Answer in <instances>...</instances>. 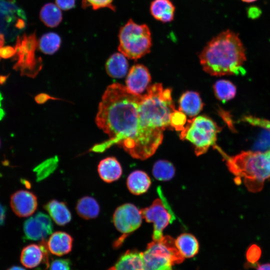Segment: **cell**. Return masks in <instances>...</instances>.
<instances>
[{
    "mask_svg": "<svg viewBox=\"0 0 270 270\" xmlns=\"http://www.w3.org/2000/svg\"><path fill=\"white\" fill-rule=\"evenodd\" d=\"M142 94L118 83L110 85L98 106L96 122L110 138L92 150L102 152L117 144L134 158L151 156L162 144L164 131L152 127L143 112Z\"/></svg>",
    "mask_w": 270,
    "mask_h": 270,
    "instance_id": "obj_1",
    "label": "cell"
},
{
    "mask_svg": "<svg viewBox=\"0 0 270 270\" xmlns=\"http://www.w3.org/2000/svg\"><path fill=\"white\" fill-rule=\"evenodd\" d=\"M199 58L203 70L212 76L244 72L245 48L238 34L230 30L214 37L204 46Z\"/></svg>",
    "mask_w": 270,
    "mask_h": 270,
    "instance_id": "obj_2",
    "label": "cell"
},
{
    "mask_svg": "<svg viewBox=\"0 0 270 270\" xmlns=\"http://www.w3.org/2000/svg\"><path fill=\"white\" fill-rule=\"evenodd\" d=\"M226 165L237 179L242 178L250 191L258 192L265 180L270 178V150L242 152L234 156L226 157Z\"/></svg>",
    "mask_w": 270,
    "mask_h": 270,
    "instance_id": "obj_3",
    "label": "cell"
},
{
    "mask_svg": "<svg viewBox=\"0 0 270 270\" xmlns=\"http://www.w3.org/2000/svg\"><path fill=\"white\" fill-rule=\"evenodd\" d=\"M118 39V50L132 60H137L148 53L152 45L148 26L138 24L132 19L120 28Z\"/></svg>",
    "mask_w": 270,
    "mask_h": 270,
    "instance_id": "obj_4",
    "label": "cell"
},
{
    "mask_svg": "<svg viewBox=\"0 0 270 270\" xmlns=\"http://www.w3.org/2000/svg\"><path fill=\"white\" fill-rule=\"evenodd\" d=\"M142 256L143 270H173V265L184 260L176 246L175 240L168 236L150 242L142 252Z\"/></svg>",
    "mask_w": 270,
    "mask_h": 270,
    "instance_id": "obj_5",
    "label": "cell"
},
{
    "mask_svg": "<svg viewBox=\"0 0 270 270\" xmlns=\"http://www.w3.org/2000/svg\"><path fill=\"white\" fill-rule=\"evenodd\" d=\"M220 128L211 118L200 116L187 121L180 131V138L190 142L194 147L196 156L206 153L210 146H214Z\"/></svg>",
    "mask_w": 270,
    "mask_h": 270,
    "instance_id": "obj_6",
    "label": "cell"
},
{
    "mask_svg": "<svg viewBox=\"0 0 270 270\" xmlns=\"http://www.w3.org/2000/svg\"><path fill=\"white\" fill-rule=\"evenodd\" d=\"M158 192L160 198L155 200L148 207L140 210L142 216L148 222L154 223L152 239L158 241L162 238L163 230L175 219L174 214L160 187Z\"/></svg>",
    "mask_w": 270,
    "mask_h": 270,
    "instance_id": "obj_7",
    "label": "cell"
},
{
    "mask_svg": "<svg viewBox=\"0 0 270 270\" xmlns=\"http://www.w3.org/2000/svg\"><path fill=\"white\" fill-rule=\"evenodd\" d=\"M26 26V16L24 12L14 2L0 0V33L4 38L12 40Z\"/></svg>",
    "mask_w": 270,
    "mask_h": 270,
    "instance_id": "obj_8",
    "label": "cell"
},
{
    "mask_svg": "<svg viewBox=\"0 0 270 270\" xmlns=\"http://www.w3.org/2000/svg\"><path fill=\"white\" fill-rule=\"evenodd\" d=\"M142 217L140 210L132 204H124L115 210L112 217L114 224L122 235L114 243V248L118 247L126 236L140 226Z\"/></svg>",
    "mask_w": 270,
    "mask_h": 270,
    "instance_id": "obj_9",
    "label": "cell"
},
{
    "mask_svg": "<svg viewBox=\"0 0 270 270\" xmlns=\"http://www.w3.org/2000/svg\"><path fill=\"white\" fill-rule=\"evenodd\" d=\"M38 46V41L34 34L18 36L14 46L17 62L14 68L20 70L22 75L30 76L31 68L36 64L34 52Z\"/></svg>",
    "mask_w": 270,
    "mask_h": 270,
    "instance_id": "obj_10",
    "label": "cell"
},
{
    "mask_svg": "<svg viewBox=\"0 0 270 270\" xmlns=\"http://www.w3.org/2000/svg\"><path fill=\"white\" fill-rule=\"evenodd\" d=\"M52 230L51 219L48 215L41 212L27 219L23 226L26 238L32 240H46L52 234Z\"/></svg>",
    "mask_w": 270,
    "mask_h": 270,
    "instance_id": "obj_11",
    "label": "cell"
},
{
    "mask_svg": "<svg viewBox=\"0 0 270 270\" xmlns=\"http://www.w3.org/2000/svg\"><path fill=\"white\" fill-rule=\"evenodd\" d=\"M48 248L46 240L39 244H30L24 246L20 253V261L26 268H33L44 262L46 268L49 266Z\"/></svg>",
    "mask_w": 270,
    "mask_h": 270,
    "instance_id": "obj_12",
    "label": "cell"
},
{
    "mask_svg": "<svg viewBox=\"0 0 270 270\" xmlns=\"http://www.w3.org/2000/svg\"><path fill=\"white\" fill-rule=\"evenodd\" d=\"M10 204L12 211L18 216L28 217L32 215L38 206V200L32 192L19 190L10 196Z\"/></svg>",
    "mask_w": 270,
    "mask_h": 270,
    "instance_id": "obj_13",
    "label": "cell"
},
{
    "mask_svg": "<svg viewBox=\"0 0 270 270\" xmlns=\"http://www.w3.org/2000/svg\"><path fill=\"white\" fill-rule=\"evenodd\" d=\"M151 80L148 68L142 64L132 66L126 79V87L129 91L136 94H140L147 88Z\"/></svg>",
    "mask_w": 270,
    "mask_h": 270,
    "instance_id": "obj_14",
    "label": "cell"
},
{
    "mask_svg": "<svg viewBox=\"0 0 270 270\" xmlns=\"http://www.w3.org/2000/svg\"><path fill=\"white\" fill-rule=\"evenodd\" d=\"M73 238L68 234L58 231L52 234L47 242L48 250L52 254L62 256L70 252L72 248Z\"/></svg>",
    "mask_w": 270,
    "mask_h": 270,
    "instance_id": "obj_15",
    "label": "cell"
},
{
    "mask_svg": "<svg viewBox=\"0 0 270 270\" xmlns=\"http://www.w3.org/2000/svg\"><path fill=\"white\" fill-rule=\"evenodd\" d=\"M98 171L101 179L108 183L118 180L122 174V166L114 156L101 160L98 166Z\"/></svg>",
    "mask_w": 270,
    "mask_h": 270,
    "instance_id": "obj_16",
    "label": "cell"
},
{
    "mask_svg": "<svg viewBox=\"0 0 270 270\" xmlns=\"http://www.w3.org/2000/svg\"><path fill=\"white\" fill-rule=\"evenodd\" d=\"M178 102L179 110L191 118L196 116L203 108L202 99L199 94L195 92H184Z\"/></svg>",
    "mask_w": 270,
    "mask_h": 270,
    "instance_id": "obj_17",
    "label": "cell"
},
{
    "mask_svg": "<svg viewBox=\"0 0 270 270\" xmlns=\"http://www.w3.org/2000/svg\"><path fill=\"white\" fill-rule=\"evenodd\" d=\"M150 12L156 20L169 22L174 18L175 6L170 0H154L150 5Z\"/></svg>",
    "mask_w": 270,
    "mask_h": 270,
    "instance_id": "obj_18",
    "label": "cell"
},
{
    "mask_svg": "<svg viewBox=\"0 0 270 270\" xmlns=\"http://www.w3.org/2000/svg\"><path fill=\"white\" fill-rule=\"evenodd\" d=\"M44 208L58 225L64 226L71 220V213L63 202L52 200L48 202Z\"/></svg>",
    "mask_w": 270,
    "mask_h": 270,
    "instance_id": "obj_19",
    "label": "cell"
},
{
    "mask_svg": "<svg viewBox=\"0 0 270 270\" xmlns=\"http://www.w3.org/2000/svg\"><path fill=\"white\" fill-rule=\"evenodd\" d=\"M108 270H143L142 252L135 250L126 251Z\"/></svg>",
    "mask_w": 270,
    "mask_h": 270,
    "instance_id": "obj_20",
    "label": "cell"
},
{
    "mask_svg": "<svg viewBox=\"0 0 270 270\" xmlns=\"http://www.w3.org/2000/svg\"><path fill=\"white\" fill-rule=\"evenodd\" d=\"M151 180L148 175L142 170H135L128 176L126 184L130 192L136 195L146 192L150 188Z\"/></svg>",
    "mask_w": 270,
    "mask_h": 270,
    "instance_id": "obj_21",
    "label": "cell"
},
{
    "mask_svg": "<svg viewBox=\"0 0 270 270\" xmlns=\"http://www.w3.org/2000/svg\"><path fill=\"white\" fill-rule=\"evenodd\" d=\"M106 68L110 76L114 78H123L128 69V62L126 56L120 52L112 54L106 62Z\"/></svg>",
    "mask_w": 270,
    "mask_h": 270,
    "instance_id": "obj_22",
    "label": "cell"
},
{
    "mask_svg": "<svg viewBox=\"0 0 270 270\" xmlns=\"http://www.w3.org/2000/svg\"><path fill=\"white\" fill-rule=\"evenodd\" d=\"M176 246L184 258H190L196 255L199 250L196 238L192 234L184 233L175 240Z\"/></svg>",
    "mask_w": 270,
    "mask_h": 270,
    "instance_id": "obj_23",
    "label": "cell"
},
{
    "mask_svg": "<svg viewBox=\"0 0 270 270\" xmlns=\"http://www.w3.org/2000/svg\"><path fill=\"white\" fill-rule=\"evenodd\" d=\"M76 209L78 215L85 220L96 218L100 211L97 201L94 198L89 196H85L79 199Z\"/></svg>",
    "mask_w": 270,
    "mask_h": 270,
    "instance_id": "obj_24",
    "label": "cell"
},
{
    "mask_svg": "<svg viewBox=\"0 0 270 270\" xmlns=\"http://www.w3.org/2000/svg\"><path fill=\"white\" fill-rule=\"evenodd\" d=\"M40 17L42 22L47 26L54 28L62 20V13L56 4L48 3L42 8Z\"/></svg>",
    "mask_w": 270,
    "mask_h": 270,
    "instance_id": "obj_25",
    "label": "cell"
},
{
    "mask_svg": "<svg viewBox=\"0 0 270 270\" xmlns=\"http://www.w3.org/2000/svg\"><path fill=\"white\" fill-rule=\"evenodd\" d=\"M61 44L60 36L54 32L44 34L38 41V46L40 50L47 54H52L59 48Z\"/></svg>",
    "mask_w": 270,
    "mask_h": 270,
    "instance_id": "obj_26",
    "label": "cell"
},
{
    "mask_svg": "<svg viewBox=\"0 0 270 270\" xmlns=\"http://www.w3.org/2000/svg\"><path fill=\"white\" fill-rule=\"evenodd\" d=\"M216 96L223 103L233 98L236 94V88L230 82L222 80L217 81L214 85Z\"/></svg>",
    "mask_w": 270,
    "mask_h": 270,
    "instance_id": "obj_27",
    "label": "cell"
},
{
    "mask_svg": "<svg viewBox=\"0 0 270 270\" xmlns=\"http://www.w3.org/2000/svg\"><path fill=\"white\" fill-rule=\"evenodd\" d=\"M175 169L169 162L160 160L156 162L153 167L152 174L155 178L159 180H168L174 176Z\"/></svg>",
    "mask_w": 270,
    "mask_h": 270,
    "instance_id": "obj_28",
    "label": "cell"
},
{
    "mask_svg": "<svg viewBox=\"0 0 270 270\" xmlns=\"http://www.w3.org/2000/svg\"><path fill=\"white\" fill-rule=\"evenodd\" d=\"M170 120L171 127L177 131L183 130L187 122L186 114L176 110L170 114Z\"/></svg>",
    "mask_w": 270,
    "mask_h": 270,
    "instance_id": "obj_29",
    "label": "cell"
},
{
    "mask_svg": "<svg viewBox=\"0 0 270 270\" xmlns=\"http://www.w3.org/2000/svg\"><path fill=\"white\" fill-rule=\"evenodd\" d=\"M113 0H82V6L84 8L91 7L94 10L108 8L113 10L114 6L112 4Z\"/></svg>",
    "mask_w": 270,
    "mask_h": 270,
    "instance_id": "obj_30",
    "label": "cell"
},
{
    "mask_svg": "<svg viewBox=\"0 0 270 270\" xmlns=\"http://www.w3.org/2000/svg\"><path fill=\"white\" fill-rule=\"evenodd\" d=\"M261 253V250L258 246L256 244H252L246 251V260L249 263H256L260 258Z\"/></svg>",
    "mask_w": 270,
    "mask_h": 270,
    "instance_id": "obj_31",
    "label": "cell"
},
{
    "mask_svg": "<svg viewBox=\"0 0 270 270\" xmlns=\"http://www.w3.org/2000/svg\"><path fill=\"white\" fill-rule=\"evenodd\" d=\"M50 270H72V263L69 259H56L52 262Z\"/></svg>",
    "mask_w": 270,
    "mask_h": 270,
    "instance_id": "obj_32",
    "label": "cell"
},
{
    "mask_svg": "<svg viewBox=\"0 0 270 270\" xmlns=\"http://www.w3.org/2000/svg\"><path fill=\"white\" fill-rule=\"evenodd\" d=\"M76 0H56L57 6L63 10H68L73 8Z\"/></svg>",
    "mask_w": 270,
    "mask_h": 270,
    "instance_id": "obj_33",
    "label": "cell"
},
{
    "mask_svg": "<svg viewBox=\"0 0 270 270\" xmlns=\"http://www.w3.org/2000/svg\"><path fill=\"white\" fill-rule=\"evenodd\" d=\"M15 55L14 47L7 46L2 47L0 49V56L4 58H8Z\"/></svg>",
    "mask_w": 270,
    "mask_h": 270,
    "instance_id": "obj_34",
    "label": "cell"
},
{
    "mask_svg": "<svg viewBox=\"0 0 270 270\" xmlns=\"http://www.w3.org/2000/svg\"><path fill=\"white\" fill-rule=\"evenodd\" d=\"M6 218V208L0 204V226L4 224Z\"/></svg>",
    "mask_w": 270,
    "mask_h": 270,
    "instance_id": "obj_35",
    "label": "cell"
},
{
    "mask_svg": "<svg viewBox=\"0 0 270 270\" xmlns=\"http://www.w3.org/2000/svg\"><path fill=\"white\" fill-rule=\"evenodd\" d=\"M256 270H270V264H265L260 265Z\"/></svg>",
    "mask_w": 270,
    "mask_h": 270,
    "instance_id": "obj_36",
    "label": "cell"
},
{
    "mask_svg": "<svg viewBox=\"0 0 270 270\" xmlns=\"http://www.w3.org/2000/svg\"><path fill=\"white\" fill-rule=\"evenodd\" d=\"M6 270H26L24 268L17 266H13L8 268Z\"/></svg>",
    "mask_w": 270,
    "mask_h": 270,
    "instance_id": "obj_37",
    "label": "cell"
},
{
    "mask_svg": "<svg viewBox=\"0 0 270 270\" xmlns=\"http://www.w3.org/2000/svg\"><path fill=\"white\" fill-rule=\"evenodd\" d=\"M5 38L4 36L0 33V49L4 46Z\"/></svg>",
    "mask_w": 270,
    "mask_h": 270,
    "instance_id": "obj_38",
    "label": "cell"
},
{
    "mask_svg": "<svg viewBox=\"0 0 270 270\" xmlns=\"http://www.w3.org/2000/svg\"><path fill=\"white\" fill-rule=\"evenodd\" d=\"M2 99V96H1V94L0 93V120H1L2 117L4 116V114L2 109L1 108V103H0V101Z\"/></svg>",
    "mask_w": 270,
    "mask_h": 270,
    "instance_id": "obj_39",
    "label": "cell"
},
{
    "mask_svg": "<svg viewBox=\"0 0 270 270\" xmlns=\"http://www.w3.org/2000/svg\"><path fill=\"white\" fill-rule=\"evenodd\" d=\"M242 2L247 3H250L256 2L257 0H241Z\"/></svg>",
    "mask_w": 270,
    "mask_h": 270,
    "instance_id": "obj_40",
    "label": "cell"
},
{
    "mask_svg": "<svg viewBox=\"0 0 270 270\" xmlns=\"http://www.w3.org/2000/svg\"><path fill=\"white\" fill-rule=\"evenodd\" d=\"M0 144H1V143H0Z\"/></svg>",
    "mask_w": 270,
    "mask_h": 270,
    "instance_id": "obj_41",
    "label": "cell"
}]
</instances>
